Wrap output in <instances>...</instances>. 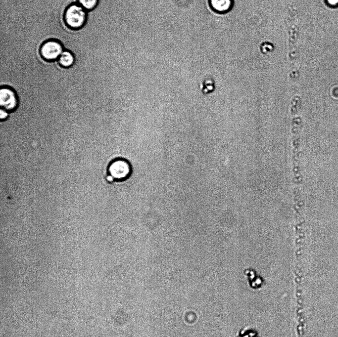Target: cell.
I'll use <instances>...</instances> for the list:
<instances>
[{
	"label": "cell",
	"mask_w": 338,
	"mask_h": 337,
	"mask_svg": "<svg viewBox=\"0 0 338 337\" xmlns=\"http://www.w3.org/2000/svg\"><path fill=\"white\" fill-rule=\"evenodd\" d=\"M132 172L131 165L127 160L116 158L107 166L105 179L110 183L123 182L131 176Z\"/></svg>",
	"instance_id": "1"
},
{
	"label": "cell",
	"mask_w": 338,
	"mask_h": 337,
	"mask_svg": "<svg viewBox=\"0 0 338 337\" xmlns=\"http://www.w3.org/2000/svg\"><path fill=\"white\" fill-rule=\"evenodd\" d=\"M65 21L67 26L72 29L82 27L86 20V12L79 4H73L66 10L64 14Z\"/></svg>",
	"instance_id": "2"
},
{
	"label": "cell",
	"mask_w": 338,
	"mask_h": 337,
	"mask_svg": "<svg viewBox=\"0 0 338 337\" xmlns=\"http://www.w3.org/2000/svg\"><path fill=\"white\" fill-rule=\"evenodd\" d=\"M63 51L61 44L55 40H49L45 42L40 49L42 57L49 61L58 59Z\"/></svg>",
	"instance_id": "3"
},
{
	"label": "cell",
	"mask_w": 338,
	"mask_h": 337,
	"mask_svg": "<svg viewBox=\"0 0 338 337\" xmlns=\"http://www.w3.org/2000/svg\"><path fill=\"white\" fill-rule=\"evenodd\" d=\"M1 108L7 111L14 110L17 105V98L15 92L11 88L4 87L0 90Z\"/></svg>",
	"instance_id": "4"
},
{
	"label": "cell",
	"mask_w": 338,
	"mask_h": 337,
	"mask_svg": "<svg viewBox=\"0 0 338 337\" xmlns=\"http://www.w3.org/2000/svg\"><path fill=\"white\" fill-rule=\"evenodd\" d=\"M59 64L64 68H69L73 65L74 62V57L69 51L63 50L58 59Z\"/></svg>",
	"instance_id": "5"
},
{
	"label": "cell",
	"mask_w": 338,
	"mask_h": 337,
	"mask_svg": "<svg viewBox=\"0 0 338 337\" xmlns=\"http://www.w3.org/2000/svg\"><path fill=\"white\" fill-rule=\"evenodd\" d=\"M230 2V0H209L211 8L217 12L227 10L229 8Z\"/></svg>",
	"instance_id": "6"
},
{
	"label": "cell",
	"mask_w": 338,
	"mask_h": 337,
	"mask_svg": "<svg viewBox=\"0 0 338 337\" xmlns=\"http://www.w3.org/2000/svg\"><path fill=\"white\" fill-rule=\"evenodd\" d=\"M98 0H78V4L86 10L93 9L97 4Z\"/></svg>",
	"instance_id": "7"
},
{
	"label": "cell",
	"mask_w": 338,
	"mask_h": 337,
	"mask_svg": "<svg viewBox=\"0 0 338 337\" xmlns=\"http://www.w3.org/2000/svg\"><path fill=\"white\" fill-rule=\"evenodd\" d=\"M8 114L7 111L1 108L0 110V118L1 120H4L7 118Z\"/></svg>",
	"instance_id": "8"
},
{
	"label": "cell",
	"mask_w": 338,
	"mask_h": 337,
	"mask_svg": "<svg viewBox=\"0 0 338 337\" xmlns=\"http://www.w3.org/2000/svg\"><path fill=\"white\" fill-rule=\"evenodd\" d=\"M326 2L331 6L335 7L338 5V0H326Z\"/></svg>",
	"instance_id": "9"
}]
</instances>
